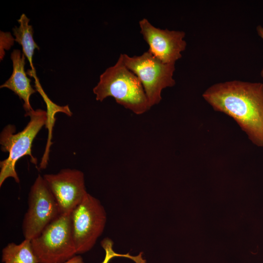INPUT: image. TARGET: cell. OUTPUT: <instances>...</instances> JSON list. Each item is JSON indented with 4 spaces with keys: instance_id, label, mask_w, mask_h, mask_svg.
<instances>
[{
    "instance_id": "obj_2",
    "label": "cell",
    "mask_w": 263,
    "mask_h": 263,
    "mask_svg": "<svg viewBox=\"0 0 263 263\" xmlns=\"http://www.w3.org/2000/svg\"><path fill=\"white\" fill-rule=\"evenodd\" d=\"M93 92L97 101L112 97L117 103L136 114L151 108L140 81L125 65L122 54L116 63L100 75Z\"/></svg>"
},
{
    "instance_id": "obj_12",
    "label": "cell",
    "mask_w": 263,
    "mask_h": 263,
    "mask_svg": "<svg viewBox=\"0 0 263 263\" xmlns=\"http://www.w3.org/2000/svg\"><path fill=\"white\" fill-rule=\"evenodd\" d=\"M3 263H38L32 249L31 240L24 239L20 244H8L2 250Z\"/></svg>"
},
{
    "instance_id": "obj_3",
    "label": "cell",
    "mask_w": 263,
    "mask_h": 263,
    "mask_svg": "<svg viewBox=\"0 0 263 263\" xmlns=\"http://www.w3.org/2000/svg\"><path fill=\"white\" fill-rule=\"evenodd\" d=\"M30 121L21 131L15 133L14 125L8 124L0 133V144L2 151L8 152V156L0 162V187L9 177L14 178L17 183L19 179L16 170V164L22 157L29 155L31 162L37 165L38 160L32 154L31 148L36 136L44 125H49L48 112L38 109L25 114Z\"/></svg>"
},
{
    "instance_id": "obj_5",
    "label": "cell",
    "mask_w": 263,
    "mask_h": 263,
    "mask_svg": "<svg viewBox=\"0 0 263 263\" xmlns=\"http://www.w3.org/2000/svg\"><path fill=\"white\" fill-rule=\"evenodd\" d=\"M122 55L125 65L140 81L151 107L159 104L162 90L175 84V63H164L148 51L139 56Z\"/></svg>"
},
{
    "instance_id": "obj_8",
    "label": "cell",
    "mask_w": 263,
    "mask_h": 263,
    "mask_svg": "<svg viewBox=\"0 0 263 263\" xmlns=\"http://www.w3.org/2000/svg\"><path fill=\"white\" fill-rule=\"evenodd\" d=\"M43 177L55 197L61 215H70L88 192L84 173L76 169H65Z\"/></svg>"
},
{
    "instance_id": "obj_1",
    "label": "cell",
    "mask_w": 263,
    "mask_h": 263,
    "mask_svg": "<svg viewBox=\"0 0 263 263\" xmlns=\"http://www.w3.org/2000/svg\"><path fill=\"white\" fill-rule=\"evenodd\" d=\"M203 97L214 110L232 117L253 144L263 147V83L240 80L217 83Z\"/></svg>"
},
{
    "instance_id": "obj_6",
    "label": "cell",
    "mask_w": 263,
    "mask_h": 263,
    "mask_svg": "<svg viewBox=\"0 0 263 263\" xmlns=\"http://www.w3.org/2000/svg\"><path fill=\"white\" fill-rule=\"evenodd\" d=\"M70 216L76 253H85L93 248L104 230L105 209L98 199L88 193Z\"/></svg>"
},
{
    "instance_id": "obj_15",
    "label": "cell",
    "mask_w": 263,
    "mask_h": 263,
    "mask_svg": "<svg viewBox=\"0 0 263 263\" xmlns=\"http://www.w3.org/2000/svg\"><path fill=\"white\" fill-rule=\"evenodd\" d=\"M257 31L259 36L263 39V27L258 26L257 27ZM261 75L263 77V68L261 72Z\"/></svg>"
},
{
    "instance_id": "obj_10",
    "label": "cell",
    "mask_w": 263,
    "mask_h": 263,
    "mask_svg": "<svg viewBox=\"0 0 263 263\" xmlns=\"http://www.w3.org/2000/svg\"><path fill=\"white\" fill-rule=\"evenodd\" d=\"M26 57L19 49H15L11 54L13 63V72L10 77L0 88H6L12 91L24 102L23 107L25 113L34 109L32 108L30 98L36 92L31 85V79L28 77L25 71Z\"/></svg>"
},
{
    "instance_id": "obj_7",
    "label": "cell",
    "mask_w": 263,
    "mask_h": 263,
    "mask_svg": "<svg viewBox=\"0 0 263 263\" xmlns=\"http://www.w3.org/2000/svg\"><path fill=\"white\" fill-rule=\"evenodd\" d=\"M28 203L22 227L25 239L31 240L61 214L55 197L40 174L31 187Z\"/></svg>"
},
{
    "instance_id": "obj_4",
    "label": "cell",
    "mask_w": 263,
    "mask_h": 263,
    "mask_svg": "<svg viewBox=\"0 0 263 263\" xmlns=\"http://www.w3.org/2000/svg\"><path fill=\"white\" fill-rule=\"evenodd\" d=\"M31 242L38 263H62L75 256L70 214L60 215Z\"/></svg>"
},
{
    "instance_id": "obj_9",
    "label": "cell",
    "mask_w": 263,
    "mask_h": 263,
    "mask_svg": "<svg viewBox=\"0 0 263 263\" xmlns=\"http://www.w3.org/2000/svg\"><path fill=\"white\" fill-rule=\"evenodd\" d=\"M140 33L149 46L148 51L164 63H175L186 49L183 31L162 29L152 25L146 18L139 21Z\"/></svg>"
},
{
    "instance_id": "obj_13",
    "label": "cell",
    "mask_w": 263,
    "mask_h": 263,
    "mask_svg": "<svg viewBox=\"0 0 263 263\" xmlns=\"http://www.w3.org/2000/svg\"><path fill=\"white\" fill-rule=\"evenodd\" d=\"M101 245L105 251V256L104 260L101 263H109L111 260L115 257H123L132 260L135 263H146V260L143 257V253L133 256L129 253L119 254L115 252L113 248V242L108 237L103 239L101 242Z\"/></svg>"
},
{
    "instance_id": "obj_14",
    "label": "cell",
    "mask_w": 263,
    "mask_h": 263,
    "mask_svg": "<svg viewBox=\"0 0 263 263\" xmlns=\"http://www.w3.org/2000/svg\"><path fill=\"white\" fill-rule=\"evenodd\" d=\"M62 263H84V262L83 258L80 255H75Z\"/></svg>"
},
{
    "instance_id": "obj_11",
    "label": "cell",
    "mask_w": 263,
    "mask_h": 263,
    "mask_svg": "<svg viewBox=\"0 0 263 263\" xmlns=\"http://www.w3.org/2000/svg\"><path fill=\"white\" fill-rule=\"evenodd\" d=\"M29 21L30 19L25 14H21L18 20L19 23V26H15L13 29V31L15 37V40L21 46L22 53L29 62L31 70H30L28 74L33 76L35 84L38 85L40 83L34 66L33 57L35 50H39V48L34 39V30L32 26L29 24Z\"/></svg>"
}]
</instances>
